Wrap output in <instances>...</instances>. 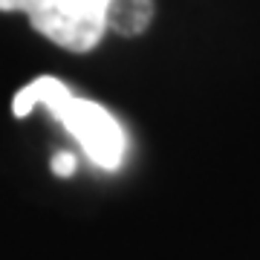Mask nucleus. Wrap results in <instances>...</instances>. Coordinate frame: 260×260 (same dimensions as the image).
<instances>
[{"instance_id":"nucleus-1","label":"nucleus","mask_w":260,"mask_h":260,"mask_svg":"<svg viewBox=\"0 0 260 260\" xmlns=\"http://www.w3.org/2000/svg\"><path fill=\"white\" fill-rule=\"evenodd\" d=\"M35 107H47L64 124L67 133L81 145V150L95 168L116 171L121 165L127 142H124L121 124L113 119L107 107L90 99H78L64 81L52 75H38L35 81L23 84L12 95V113L18 119H26Z\"/></svg>"},{"instance_id":"nucleus-2","label":"nucleus","mask_w":260,"mask_h":260,"mask_svg":"<svg viewBox=\"0 0 260 260\" xmlns=\"http://www.w3.org/2000/svg\"><path fill=\"white\" fill-rule=\"evenodd\" d=\"M26 18L38 35L67 52H90L107 35L104 12L78 0H41L26 12Z\"/></svg>"},{"instance_id":"nucleus-3","label":"nucleus","mask_w":260,"mask_h":260,"mask_svg":"<svg viewBox=\"0 0 260 260\" xmlns=\"http://www.w3.org/2000/svg\"><path fill=\"white\" fill-rule=\"evenodd\" d=\"M107 32H116L121 38L145 35L156 18V0H107Z\"/></svg>"},{"instance_id":"nucleus-4","label":"nucleus","mask_w":260,"mask_h":260,"mask_svg":"<svg viewBox=\"0 0 260 260\" xmlns=\"http://www.w3.org/2000/svg\"><path fill=\"white\" fill-rule=\"evenodd\" d=\"M52 174L61 177V179L73 177V174H75V156H73V153H67V150L55 153V156H52Z\"/></svg>"},{"instance_id":"nucleus-5","label":"nucleus","mask_w":260,"mask_h":260,"mask_svg":"<svg viewBox=\"0 0 260 260\" xmlns=\"http://www.w3.org/2000/svg\"><path fill=\"white\" fill-rule=\"evenodd\" d=\"M23 0H0V12H20Z\"/></svg>"},{"instance_id":"nucleus-6","label":"nucleus","mask_w":260,"mask_h":260,"mask_svg":"<svg viewBox=\"0 0 260 260\" xmlns=\"http://www.w3.org/2000/svg\"><path fill=\"white\" fill-rule=\"evenodd\" d=\"M78 3H84V6H90V9H107V0H78Z\"/></svg>"}]
</instances>
